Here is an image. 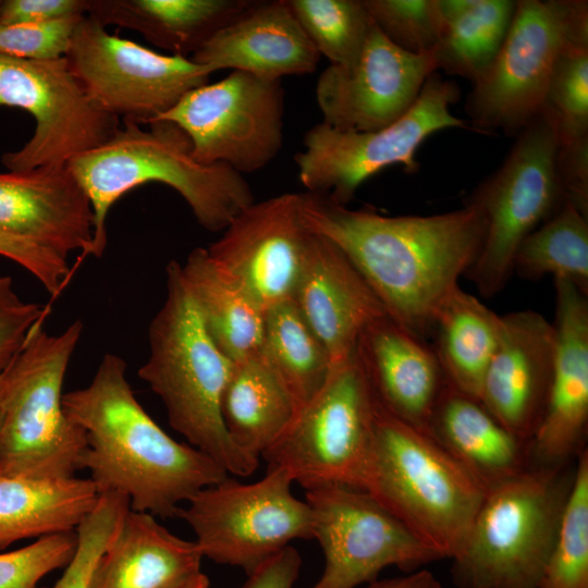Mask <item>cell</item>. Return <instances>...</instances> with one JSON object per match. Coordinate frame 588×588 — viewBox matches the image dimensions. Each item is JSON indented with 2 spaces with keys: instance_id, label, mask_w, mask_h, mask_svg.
Instances as JSON below:
<instances>
[{
  "instance_id": "obj_7",
  "label": "cell",
  "mask_w": 588,
  "mask_h": 588,
  "mask_svg": "<svg viewBox=\"0 0 588 588\" xmlns=\"http://www.w3.org/2000/svg\"><path fill=\"white\" fill-rule=\"evenodd\" d=\"M534 466L487 490L461 553L458 588H539L573 471Z\"/></svg>"
},
{
  "instance_id": "obj_3",
  "label": "cell",
  "mask_w": 588,
  "mask_h": 588,
  "mask_svg": "<svg viewBox=\"0 0 588 588\" xmlns=\"http://www.w3.org/2000/svg\"><path fill=\"white\" fill-rule=\"evenodd\" d=\"M105 144L68 162L85 189L95 216L91 256L107 246V216L125 193L147 182L176 191L196 221L209 232H222L231 220L254 203L249 184L224 163L205 164L193 155L186 133L176 124L155 120L144 130L123 122Z\"/></svg>"
},
{
  "instance_id": "obj_10",
  "label": "cell",
  "mask_w": 588,
  "mask_h": 588,
  "mask_svg": "<svg viewBox=\"0 0 588 588\" xmlns=\"http://www.w3.org/2000/svg\"><path fill=\"white\" fill-rule=\"evenodd\" d=\"M556 150L553 131L539 115L515 137L503 163L467 200L482 210L486 235L465 275L485 297L505 286L520 243L566 201L556 172Z\"/></svg>"
},
{
  "instance_id": "obj_16",
  "label": "cell",
  "mask_w": 588,
  "mask_h": 588,
  "mask_svg": "<svg viewBox=\"0 0 588 588\" xmlns=\"http://www.w3.org/2000/svg\"><path fill=\"white\" fill-rule=\"evenodd\" d=\"M324 568L309 588H356L390 566L411 573L440 560L368 492L339 485L306 490Z\"/></svg>"
},
{
  "instance_id": "obj_29",
  "label": "cell",
  "mask_w": 588,
  "mask_h": 588,
  "mask_svg": "<svg viewBox=\"0 0 588 588\" xmlns=\"http://www.w3.org/2000/svg\"><path fill=\"white\" fill-rule=\"evenodd\" d=\"M502 316L457 285L433 320V347L445 382L479 401L482 381L498 346Z\"/></svg>"
},
{
  "instance_id": "obj_9",
  "label": "cell",
  "mask_w": 588,
  "mask_h": 588,
  "mask_svg": "<svg viewBox=\"0 0 588 588\" xmlns=\"http://www.w3.org/2000/svg\"><path fill=\"white\" fill-rule=\"evenodd\" d=\"M583 30L587 0H517L499 53L466 98L471 127L516 137L540 115L554 62Z\"/></svg>"
},
{
  "instance_id": "obj_43",
  "label": "cell",
  "mask_w": 588,
  "mask_h": 588,
  "mask_svg": "<svg viewBox=\"0 0 588 588\" xmlns=\"http://www.w3.org/2000/svg\"><path fill=\"white\" fill-rule=\"evenodd\" d=\"M87 11L88 0H1L0 24H45Z\"/></svg>"
},
{
  "instance_id": "obj_48",
  "label": "cell",
  "mask_w": 588,
  "mask_h": 588,
  "mask_svg": "<svg viewBox=\"0 0 588 588\" xmlns=\"http://www.w3.org/2000/svg\"><path fill=\"white\" fill-rule=\"evenodd\" d=\"M23 303L14 290L12 279L8 275H0V311Z\"/></svg>"
},
{
  "instance_id": "obj_15",
  "label": "cell",
  "mask_w": 588,
  "mask_h": 588,
  "mask_svg": "<svg viewBox=\"0 0 588 588\" xmlns=\"http://www.w3.org/2000/svg\"><path fill=\"white\" fill-rule=\"evenodd\" d=\"M284 97L281 81L232 71L189 90L156 120L181 127L198 162L224 163L243 175L261 170L281 150Z\"/></svg>"
},
{
  "instance_id": "obj_2",
  "label": "cell",
  "mask_w": 588,
  "mask_h": 588,
  "mask_svg": "<svg viewBox=\"0 0 588 588\" xmlns=\"http://www.w3.org/2000/svg\"><path fill=\"white\" fill-rule=\"evenodd\" d=\"M122 357L108 353L86 387L63 394L66 416L85 433L78 469L89 471L99 494L120 493L133 511L173 517L228 473L159 427L136 399Z\"/></svg>"
},
{
  "instance_id": "obj_38",
  "label": "cell",
  "mask_w": 588,
  "mask_h": 588,
  "mask_svg": "<svg viewBox=\"0 0 588 588\" xmlns=\"http://www.w3.org/2000/svg\"><path fill=\"white\" fill-rule=\"evenodd\" d=\"M378 29L400 49L421 54L432 52L444 23L438 0H363Z\"/></svg>"
},
{
  "instance_id": "obj_31",
  "label": "cell",
  "mask_w": 588,
  "mask_h": 588,
  "mask_svg": "<svg viewBox=\"0 0 588 588\" xmlns=\"http://www.w3.org/2000/svg\"><path fill=\"white\" fill-rule=\"evenodd\" d=\"M181 268L205 330L219 351L233 363L259 355L266 314L219 277L206 248H194Z\"/></svg>"
},
{
  "instance_id": "obj_20",
  "label": "cell",
  "mask_w": 588,
  "mask_h": 588,
  "mask_svg": "<svg viewBox=\"0 0 588 588\" xmlns=\"http://www.w3.org/2000/svg\"><path fill=\"white\" fill-rule=\"evenodd\" d=\"M555 329L541 314L502 316L498 346L479 402L506 429L529 442L543 416L554 365Z\"/></svg>"
},
{
  "instance_id": "obj_17",
  "label": "cell",
  "mask_w": 588,
  "mask_h": 588,
  "mask_svg": "<svg viewBox=\"0 0 588 588\" xmlns=\"http://www.w3.org/2000/svg\"><path fill=\"white\" fill-rule=\"evenodd\" d=\"M308 236L298 194L285 193L244 208L206 250L219 277L266 314L293 298Z\"/></svg>"
},
{
  "instance_id": "obj_34",
  "label": "cell",
  "mask_w": 588,
  "mask_h": 588,
  "mask_svg": "<svg viewBox=\"0 0 588 588\" xmlns=\"http://www.w3.org/2000/svg\"><path fill=\"white\" fill-rule=\"evenodd\" d=\"M514 271L529 280L552 274L588 294V217L565 201L520 243Z\"/></svg>"
},
{
  "instance_id": "obj_45",
  "label": "cell",
  "mask_w": 588,
  "mask_h": 588,
  "mask_svg": "<svg viewBox=\"0 0 588 588\" xmlns=\"http://www.w3.org/2000/svg\"><path fill=\"white\" fill-rule=\"evenodd\" d=\"M49 307L37 303H23L0 311V367L16 354L30 329L45 320Z\"/></svg>"
},
{
  "instance_id": "obj_28",
  "label": "cell",
  "mask_w": 588,
  "mask_h": 588,
  "mask_svg": "<svg viewBox=\"0 0 588 588\" xmlns=\"http://www.w3.org/2000/svg\"><path fill=\"white\" fill-rule=\"evenodd\" d=\"M98 498L90 478L0 475V550L26 538L75 531Z\"/></svg>"
},
{
  "instance_id": "obj_36",
  "label": "cell",
  "mask_w": 588,
  "mask_h": 588,
  "mask_svg": "<svg viewBox=\"0 0 588 588\" xmlns=\"http://www.w3.org/2000/svg\"><path fill=\"white\" fill-rule=\"evenodd\" d=\"M292 13L330 65H353L373 22L363 0H286Z\"/></svg>"
},
{
  "instance_id": "obj_1",
  "label": "cell",
  "mask_w": 588,
  "mask_h": 588,
  "mask_svg": "<svg viewBox=\"0 0 588 588\" xmlns=\"http://www.w3.org/2000/svg\"><path fill=\"white\" fill-rule=\"evenodd\" d=\"M298 211L306 231L334 243L388 316L420 339L432 331L438 309L476 260L486 235L482 210L468 201L439 215L390 217L305 192L298 194Z\"/></svg>"
},
{
  "instance_id": "obj_8",
  "label": "cell",
  "mask_w": 588,
  "mask_h": 588,
  "mask_svg": "<svg viewBox=\"0 0 588 588\" xmlns=\"http://www.w3.org/2000/svg\"><path fill=\"white\" fill-rule=\"evenodd\" d=\"M377 399L355 351L332 366L318 393L261 455L305 490L339 485L363 490Z\"/></svg>"
},
{
  "instance_id": "obj_51",
  "label": "cell",
  "mask_w": 588,
  "mask_h": 588,
  "mask_svg": "<svg viewBox=\"0 0 588 588\" xmlns=\"http://www.w3.org/2000/svg\"><path fill=\"white\" fill-rule=\"evenodd\" d=\"M1 1V0H0Z\"/></svg>"
},
{
  "instance_id": "obj_21",
  "label": "cell",
  "mask_w": 588,
  "mask_h": 588,
  "mask_svg": "<svg viewBox=\"0 0 588 588\" xmlns=\"http://www.w3.org/2000/svg\"><path fill=\"white\" fill-rule=\"evenodd\" d=\"M0 232L63 259L91 256V203L68 164L0 173Z\"/></svg>"
},
{
  "instance_id": "obj_44",
  "label": "cell",
  "mask_w": 588,
  "mask_h": 588,
  "mask_svg": "<svg viewBox=\"0 0 588 588\" xmlns=\"http://www.w3.org/2000/svg\"><path fill=\"white\" fill-rule=\"evenodd\" d=\"M556 172L566 201L588 217V138L558 146Z\"/></svg>"
},
{
  "instance_id": "obj_49",
  "label": "cell",
  "mask_w": 588,
  "mask_h": 588,
  "mask_svg": "<svg viewBox=\"0 0 588 588\" xmlns=\"http://www.w3.org/2000/svg\"><path fill=\"white\" fill-rule=\"evenodd\" d=\"M209 578L204 573H199L182 588H209Z\"/></svg>"
},
{
  "instance_id": "obj_26",
  "label": "cell",
  "mask_w": 588,
  "mask_h": 588,
  "mask_svg": "<svg viewBox=\"0 0 588 588\" xmlns=\"http://www.w3.org/2000/svg\"><path fill=\"white\" fill-rule=\"evenodd\" d=\"M431 436L489 490L530 466L529 442L483 405L445 384L429 421Z\"/></svg>"
},
{
  "instance_id": "obj_42",
  "label": "cell",
  "mask_w": 588,
  "mask_h": 588,
  "mask_svg": "<svg viewBox=\"0 0 588 588\" xmlns=\"http://www.w3.org/2000/svg\"><path fill=\"white\" fill-rule=\"evenodd\" d=\"M0 256L27 270L57 298L69 282L72 269L66 259L33 243L0 232Z\"/></svg>"
},
{
  "instance_id": "obj_50",
  "label": "cell",
  "mask_w": 588,
  "mask_h": 588,
  "mask_svg": "<svg viewBox=\"0 0 588 588\" xmlns=\"http://www.w3.org/2000/svg\"><path fill=\"white\" fill-rule=\"evenodd\" d=\"M8 364L3 367H0V421H1V415H2V404H3L4 387H5V369H7Z\"/></svg>"
},
{
  "instance_id": "obj_23",
  "label": "cell",
  "mask_w": 588,
  "mask_h": 588,
  "mask_svg": "<svg viewBox=\"0 0 588 588\" xmlns=\"http://www.w3.org/2000/svg\"><path fill=\"white\" fill-rule=\"evenodd\" d=\"M211 73L231 69L262 79L306 75L317 70L320 54L286 0L255 2L218 30L192 57Z\"/></svg>"
},
{
  "instance_id": "obj_19",
  "label": "cell",
  "mask_w": 588,
  "mask_h": 588,
  "mask_svg": "<svg viewBox=\"0 0 588 588\" xmlns=\"http://www.w3.org/2000/svg\"><path fill=\"white\" fill-rule=\"evenodd\" d=\"M556 347L546 409L529 441L530 465L563 466L588 428V294L554 279Z\"/></svg>"
},
{
  "instance_id": "obj_27",
  "label": "cell",
  "mask_w": 588,
  "mask_h": 588,
  "mask_svg": "<svg viewBox=\"0 0 588 588\" xmlns=\"http://www.w3.org/2000/svg\"><path fill=\"white\" fill-rule=\"evenodd\" d=\"M255 0H88L87 15L105 27L139 33L174 56H193ZM189 57V58H191Z\"/></svg>"
},
{
  "instance_id": "obj_6",
  "label": "cell",
  "mask_w": 588,
  "mask_h": 588,
  "mask_svg": "<svg viewBox=\"0 0 588 588\" xmlns=\"http://www.w3.org/2000/svg\"><path fill=\"white\" fill-rule=\"evenodd\" d=\"M37 322L5 369L0 421V475L37 479L75 476L84 431L63 408V382L84 330L81 320L50 334Z\"/></svg>"
},
{
  "instance_id": "obj_12",
  "label": "cell",
  "mask_w": 588,
  "mask_h": 588,
  "mask_svg": "<svg viewBox=\"0 0 588 588\" xmlns=\"http://www.w3.org/2000/svg\"><path fill=\"white\" fill-rule=\"evenodd\" d=\"M292 483L281 468H267L252 483L228 476L196 492L176 516L192 528L203 556L248 575L291 541L313 539L311 510Z\"/></svg>"
},
{
  "instance_id": "obj_39",
  "label": "cell",
  "mask_w": 588,
  "mask_h": 588,
  "mask_svg": "<svg viewBox=\"0 0 588 588\" xmlns=\"http://www.w3.org/2000/svg\"><path fill=\"white\" fill-rule=\"evenodd\" d=\"M128 510L126 497L115 492L99 494L95 507L75 529L77 541L71 561L61 577L48 588H87L96 561L114 537Z\"/></svg>"
},
{
  "instance_id": "obj_14",
  "label": "cell",
  "mask_w": 588,
  "mask_h": 588,
  "mask_svg": "<svg viewBox=\"0 0 588 588\" xmlns=\"http://www.w3.org/2000/svg\"><path fill=\"white\" fill-rule=\"evenodd\" d=\"M0 107L27 111L35 120L30 139L2 155L9 171L60 167L108 142L119 119L87 95L64 57L33 60L0 54Z\"/></svg>"
},
{
  "instance_id": "obj_33",
  "label": "cell",
  "mask_w": 588,
  "mask_h": 588,
  "mask_svg": "<svg viewBox=\"0 0 588 588\" xmlns=\"http://www.w3.org/2000/svg\"><path fill=\"white\" fill-rule=\"evenodd\" d=\"M259 355L290 395L296 412L318 393L332 368L326 346L293 298L266 313Z\"/></svg>"
},
{
  "instance_id": "obj_32",
  "label": "cell",
  "mask_w": 588,
  "mask_h": 588,
  "mask_svg": "<svg viewBox=\"0 0 588 588\" xmlns=\"http://www.w3.org/2000/svg\"><path fill=\"white\" fill-rule=\"evenodd\" d=\"M444 27L437 70L476 83L499 53L517 0H438Z\"/></svg>"
},
{
  "instance_id": "obj_25",
  "label": "cell",
  "mask_w": 588,
  "mask_h": 588,
  "mask_svg": "<svg viewBox=\"0 0 588 588\" xmlns=\"http://www.w3.org/2000/svg\"><path fill=\"white\" fill-rule=\"evenodd\" d=\"M203 558L195 541L130 509L96 561L87 588H182L201 573Z\"/></svg>"
},
{
  "instance_id": "obj_18",
  "label": "cell",
  "mask_w": 588,
  "mask_h": 588,
  "mask_svg": "<svg viewBox=\"0 0 588 588\" xmlns=\"http://www.w3.org/2000/svg\"><path fill=\"white\" fill-rule=\"evenodd\" d=\"M434 72L438 70L433 51L406 52L372 24L353 65H329L319 75L316 100L322 123L346 132L384 128L413 107Z\"/></svg>"
},
{
  "instance_id": "obj_46",
  "label": "cell",
  "mask_w": 588,
  "mask_h": 588,
  "mask_svg": "<svg viewBox=\"0 0 588 588\" xmlns=\"http://www.w3.org/2000/svg\"><path fill=\"white\" fill-rule=\"evenodd\" d=\"M301 566L302 558L290 544L248 574L242 588H293Z\"/></svg>"
},
{
  "instance_id": "obj_35",
  "label": "cell",
  "mask_w": 588,
  "mask_h": 588,
  "mask_svg": "<svg viewBox=\"0 0 588 588\" xmlns=\"http://www.w3.org/2000/svg\"><path fill=\"white\" fill-rule=\"evenodd\" d=\"M540 115L558 146L588 138V30L574 35L560 51Z\"/></svg>"
},
{
  "instance_id": "obj_13",
  "label": "cell",
  "mask_w": 588,
  "mask_h": 588,
  "mask_svg": "<svg viewBox=\"0 0 588 588\" xmlns=\"http://www.w3.org/2000/svg\"><path fill=\"white\" fill-rule=\"evenodd\" d=\"M64 58L100 109L139 125L169 111L211 75L191 58L161 54L111 35L87 14L78 20Z\"/></svg>"
},
{
  "instance_id": "obj_47",
  "label": "cell",
  "mask_w": 588,
  "mask_h": 588,
  "mask_svg": "<svg viewBox=\"0 0 588 588\" xmlns=\"http://www.w3.org/2000/svg\"><path fill=\"white\" fill-rule=\"evenodd\" d=\"M364 588H441V584L432 572L420 568L403 576L377 579Z\"/></svg>"
},
{
  "instance_id": "obj_37",
  "label": "cell",
  "mask_w": 588,
  "mask_h": 588,
  "mask_svg": "<svg viewBox=\"0 0 588 588\" xmlns=\"http://www.w3.org/2000/svg\"><path fill=\"white\" fill-rule=\"evenodd\" d=\"M539 588H588V451L576 457L572 485Z\"/></svg>"
},
{
  "instance_id": "obj_24",
  "label": "cell",
  "mask_w": 588,
  "mask_h": 588,
  "mask_svg": "<svg viewBox=\"0 0 588 588\" xmlns=\"http://www.w3.org/2000/svg\"><path fill=\"white\" fill-rule=\"evenodd\" d=\"M356 352L378 402L429 434L432 412L446 384L433 347L385 316L365 329Z\"/></svg>"
},
{
  "instance_id": "obj_11",
  "label": "cell",
  "mask_w": 588,
  "mask_h": 588,
  "mask_svg": "<svg viewBox=\"0 0 588 588\" xmlns=\"http://www.w3.org/2000/svg\"><path fill=\"white\" fill-rule=\"evenodd\" d=\"M460 95L454 81L434 72L413 107L384 128L346 132L322 122L311 126L304 135V149L294 158L301 183L307 192L346 205L366 180L390 166L402 164L408 173L416 172L415 155L429 136L467 127L450 111Z\"/></svg>"
},
{
  "instance_id": "obj_5",
  "label": "cell",
  "mask_w": 588,
  "mask_h": 588,
  "mask_svg": "<svg viewBox=\"0 0 588 588\" xmlns=\"http://www.w3.org/2000/svg\"><path fill=\"white\" fill-rule=\"evenodd\" d=\"M363 490L439 559L450 560L463 550L487 492L431 436L378 400Z\"/></svg>"
},
{
  "instance_id": "obj_41",
  "label": "cell",
  "mask_w": 588,
  "mask_h": 588,
  "mask_svg": "<svg viewBox=\"0 0 588 588\" xmlns=\"http://www.w3.org/2000/svg\"><path fill=\"white\" fill-rule=\"evenodd\" d=\"M81 17L45 24H0V54L33 60L62 58Z\"/></svg>"
},
{
  "instance_id": "obj_22",
  "label": "cell",
  "mask_w": 588,
  "mask_h": 588,
  "mask_svg": "<svg viewBox=\"0 0 588 588\" xmlns=\"http://www.w3.org/2000/svg\"><path fill=\"white\" fill-rule=\"evenodd\" d=\"M293 301L326 346L332 366L354 354L369 324L388 316L347 256L330 240L313 233Z\"/></svg>"
},
{
  "instance_id": "obj_30",
  "label": "cell",
  "mask_w": 588,
  "mask_h": 588,
  "mask_svg": "<svg viewBox=\"0 0 588 588\" xmlns=\"http://www.w3.org/2000/svg\"><path fill=\"white\" fill-rule=\"evenodd\" d=\"M295 406L260 355L234 363L221 397V415L233 443L261 455L284 432Z\"/></svg>"
},
{
  "instance_id": "obj_40",
  "label": "cell",
  "mask_w": 588,
  "mask_h": 588,
  "mask_svg": "<svg viewBox=\"0 0 588 588\" xmlns=\"http://www.w3.org/2000/svg\"><path fill=\"white\" fill-rule=\"evenodd\" d=\"M76 541L75 531L54 534L0 553V588H37L44 576L68 565Z\"/></svg>"
},
{
  "instance_id": "obj_4",
  "label": "cell",
  "mask_w": 588,
  "mask_h": 588,
  "mask_svg": "<svg viewBox=\"0 0 588 588\" xmlns=\"http://www.w3.org/2000/svg\"><path fill=\"white\" fill-rule=\"evenodd\" d=\"M167 295L148 329L149 356L138 377L162 401L170 426L228 474L247 477L259 460L237 448L221 415V397L234 363L208 335L182 268H167Z\"/></svg>"
}]
</instances>
